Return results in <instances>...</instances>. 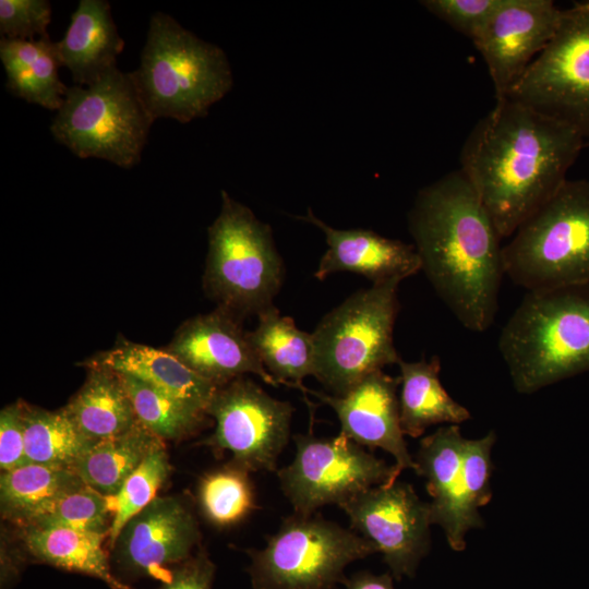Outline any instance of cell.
<instances>
[{
    "instance_id": "obj_1",
    "label": "cell",
    "mask_w": 589,
    "mask_h": 589,
    "mask_svg": "<svg viewBox=\"0 0 589 589\" xmlns=\"http://www.w3.org/2000/svg\"><path fill=\"white\" fill-rule=\"evenodd\" d=\"M584 143L569 125L504 98L470 131L460 170L503 239L557 191Z\"/></svg>"
},
{
    "instance_id": "obj_2",
    "label": "cell",
    "mask_w": 589,
    "mask_h": 589,
    "mask_svg": "<svg viewBox=\"0 0 589 589\" xmlns=\"http://www.w3.org/2000/svg\"><path fill=\"white\" fill-rule=\"evenodd\" d=\"M408 228L440 299L467 329H489L504 276L502 238L460 169L418 192Z\"/></svg>"
},
{
    "instance_id": "obj_3",
    "label": "cell",
    "mask_w": 589,
    "mask_h": 589,
    "mask_svg": "<svg viewBox=\"0 0 589 589\" xmlns=\"http://www.w3.org/2000/svg\"><path fill=\"white\" fill-rule=\"evenodd\" d=\"M498 350L521 394L589 371V284L527 291Z\"/></svg>"
},
{
    "instance_id": "obj_4",
    "label": "cell",
    "mask_w": 589,
    "mask_h": 589,
    "mask_svg": "<svg viewBox=\"0 0 589 589\" xmlns=\"http://www.w3.org/2000/svg\"><path fill=\"white\" fill-rule=\"evenodd\" d=\"M130 74L153 120L182 123L207 116L233 82L221 48L163 12L152 15L140 67Z\"/></svg>"
},
{
    "instance_id": "obj_5",
    "label": "cell",
    "mask_w": 589,
    "mask_h": 589,
    "mask_svg": "<svg viewBox=\"0 0 589 589\" xmlns=\"http://www.w3.org/2000/svg\"><path fill=\"white\" fill-rule=\"evenodd\" d=\"M503 247V268L527 291L589 284V180H565Z\"/></svg>"
},
{
    "instance_id": "obj_6",
    "label": "cell",
    "mask_w": 589,
    "mask_h": 589,
    "mask_svg": "<svg viewBox=\"0 0 589 589\" xmlns=\"http://www.w3.org/2000/svg\"><path fill=\"white\" fill-rule=\"evenodd\" d=\"M284 279L269 225L223 190L220 212L208 227L207 296L242 321L273 306Z\"/></svg>"
},
{
    "instance_id": "obj_7",
    "label": "cell",
    "mask_w": 589,
    "mask_h": 589,
    "mask_svg": "<svg viewBox=\"0 0 589 589\" xmlns=\"http://www.w3.org/2000/svg\"><path fill=\"white\" fill-rule=\"evenodd\" d=\"M400 283L393 279L353 292L311 333L313 376L332 395H344L369 374L401 360L394 344Z\"/></svg>"
},
{
    "instance_id": "obj_8",
    "label": "cell",
    "mask_w": 589,
    "mask_h": 589,
    "mask_svg": "<svg viewBox=\"0 0 589 589\" xmlns=\"http://www.w3.org/2000/svg\"><path fill=\"white\" fill-rule=\"evenodd\" d=\"M154 120L130 73L118 68L88 86L68 87L50 131L80 158L139 164Z\"/></svg>"
},
{
    "instance_id": "obj_9",
    "label": "cell",
    "mask_w": 589,
    "mask_h": 589,
    "mask_svg": "<svg viewBox=\"0 0 589 589\" xmlns=\"http://www.w3.org/2000/svg\"><path fill=\"white\" fill-rule=\"evenodd\" d=\"M376 553L357 532L318 515L287 517L261 550H248L253 589H334L345 568Z\"/></svg>"
},
{
    "instance_id": "obj_10",
    "label": "cell",
    "mask_w": 589,
    "mask_h": 589,
    "mask_svg": "<svg viewBox=\"0 0 589 589\" xmlns=\"http://www.w3.org/2000/svg\"><path fill=\"white\" fill-rule=\"evenodd\" d=\"M493 431L479 440L462 437L457 424L442 426L420 441L416 472L426 479L432 524L440 525L455 551L465 549V536L483 526L479 507L491 500Z\"/></svg>"
},
{
    "instance_id": "obj_11",
    "label": "cell",
    "mask_w": 589,
    "mask_h": 589,
    "mask_svg": "<svg viewBox=\"0 0 589 589\" xmlns=\"http://www.w3.org/2000/svg\"><path fill=\"white\" fill-rule=\"evenodd\" d=\"M293 441L294 458L277 470V477L298 515H313L329 504L340 507L370 488L394 483L400 474L396 465H387L341 433L297 434Z\"/></svg>"
},
{
    "instance_id": "obj_12",
    "label": "cell",
    "mask_w": 589,
    "mask_h": 589,
    "mask_svg": "<svg viewBox=\"0 0 589 589\" xmlns=\"http://www.w3.org/2000/svg\"><path fill=\"white\" fill-rule=\"evenodd\" d=\"M505 98L565 123L589 140V1L563 11L554 37Z\"/></svg>"
},
{
    "instance_id": "obj_13",
    "label": "cell",
    "mask_w": 589,
    "mask_h": 589,
    "mask_svg": "<svg viewBox=\"0 0 589 589\" xmlns=\"http://www.w3.org/2000/svg\"><path fill=\"white\" fill-rule=\"evenodd\" d=\"M293 407L242 376L218 386L207 408L215 420L209 445L232 454L249 471H275L290 437Z\"/></svg>"
},
{
    "instance_id": "obj_14",
    "label": "cell",
    "mask_w": 589,
    "mask_h": 589,
    "mask_svg": "<svg viewBox=\"0 0 589 589\" xmlns=\"http://www.w3.org/2000/svg\"><path fill=\"white\" fill-rule=\"evenodd\" d=\"M352 530L383 554L397 580L412 577L430 549L431 510L408 483L370 488L340 506Z\"/></svg>"
},
{
    "instance_id": "obj_15",
    "label": "cell",
    "mask_w": 589,
    "mask_h": 589,
    "mask_svg": "<svg viewBox=\"0 0 589 589\" xmlns=\"http://www.w3.org/2000/svg\"><path fill=\"white\" fill-rule=\"evenodd\" d=\"M563 17L551 0H503L473 40L504 99L529 64L554 37Z\"/></svg>"
},
{
    "instance_id": "obj_16",
    "label": "cell",
    "mask_w": 589,
    "mask_h": 589,
    "mask_svg": "<svg viewBox=\"0 0 589 589\" xmlns=\"http://www.w3.org/2000/svg\"><path fill=\"white\" fill-rule=\"evenodd\" d=\"M200 540L191 506L180 496H157L120 531L112 550L119 569L132 578L161 577L188 560Z\"/></svg>"
},
{
    "instance_id": "obj_17",
    "label": "cell",
    "mask_w": 589,
    "mask_h": 589,
    "mask_svg": "<svg viewBox=\"0 0 589 589\" xmlns=\"http://www.w3.org/2000/svg\"><path fill=\"white\" fill-rule=\"evenodd\" d=\"M164 349L217 386L249 373L279 385L257 358L241 320L220 306L184 321Z\"/></svg>"
},
{
    "instance_id": "obj_18",
    "label": "cell",
    "mask_w": 589,
    "mask_h": 589,
    "mask_svg": "<svg viewBox=\"0 0 589 589\" xmlns=\"http://www.w3.org/2000/svg\"><path fill=\"white\" fill-rule=\"evenodd\" d=\"M399 384V377L381 370L369 374L340 396L310 393L335 411L341 434L362 447L387 452L401 472L406 468L416 470V462L408 452L400 426Z\"/></svg>"
},
{
    "instance_id": "obj_19",
    "label": "cell",
    "mask_w": 589,
    "mask_h": 589,
    "mask_svg": "<svg viewBox=\"0 0 589 589\" xmlns=\"http://www.w3.org/2000/svg\"><path fill=\"white\" fill-rule=\"evenodd\" d=\"M322 230L327 250L314 277L318 280L338 272H350L372 284L404 280L421 271V260L413 244L383 237L368 229H336L316 217L311 208L298 217Z\"/></svg>"
},
{
    "instance_id": "obj_20",
    "label": "cell",
    "mask_w": 589,
    "mask_h": 589,
    "mask_svg": "<svg viewBox=\"0 0 589 589\" xmlns=\"http://www.w3.org/2000/svg\"><path fill=\"white\" fill-rule=\"evenodd\" d=\"M80 365L86 369L106 368L132 375L165 394L195 405L205 412L218 388L164 348L156 349L123 337H120L112 348L89 356Z\"/></svg>"
},
{
    "instance_id": "obj_21",
    "label": "cell",
    "mask_w": 589,
    "mask_h": 589,
    "mask_svg": "<svg viewBox=\"0 0 589 589\" xmlns=\"http://www.w3.org/2000/svg\"><path fill=\"white\" fill-rule=\"evenodd\" d=\"M123 46L110 4L103 0H81L64 36L56 41L61 67L70 70L79 86L92 85L117 69Z\"/></svg>"
},
{
    "instance_id": "obj_22",
    "label": "cell",
    "mask_w": 589,
    "mask_h": 589,
    "mask_svg": "<svg viewBox=\"0 0 589 589\" xmlns=\"http://www.w3.org/2000/svg\"><path fill=\"white\" fill-rule=\"evenodd\" d=\"M20 531L35 561L95 577L111 589H131L111 570L103 546L108 534L67 527H25Z\"/></svg>"
},
{
    "instance_id": "obj_23",
    "label": "cell",
    "mask_w": 589,
    "mask_h": 589,
    "mask_svg": "<svg viewBox=\"0 0 589 589\" xmlns=\"http://www.w3.org/2000/svg\"><path fill=\"white\" fill-rule=\"evenodd\" d=\"M0 59L7 74V89L14 96L46 109L59 110L68 86L59 77L56 43L1 38Z\"/></svg>"
},
{
    "instance_id": "obj_24",
    "label": "cell",
    "mask_w": 589,
    "mask_h": 589,
    "mask_svg": "<svg viewBox=\"0 0 589 589\" xmlns=\"http://www.w3.org/2000/svg\"><path fill=\"white\" fill-rule=\"evenodd\" d=\"M400 370L399 417L402 433L419 437L434 424H459L471 418L470 412L455 401L440 381L441 361L398 362Z\"/></svg>"
},
{
    "instance_id": "obj_25",
    "label": "cell",
    "mask_w": 589,
    "mask_h": 589,
    "mask_svg": "<svg viewBox=\"0 0 589 589\" xmlns=\"http://www.w3.org/2000/svg\"><path fill=\"white\" fill-rule=\"evenodd\" d=\"M248 338L266 371L278 384L310 392L303 380L314 375L312 334L301 330L290 316L273 305L257 315Z\"/></svg>"
},
{
    "instance_id": "obj_26",
    "label": "cell",
    "mask_w": 589,
    "mask_h": 589,
    "mask_svg": "<svg viewBox=\"0 0 589 589\" xmlns=\"http://www.w3.org/2000/svg\"><path fill=\"white\" fill-rule=\"evenodd\" d=\"M87 370L85 382L64 406L73 422L93 442L131 429L139 420L119 373Z\"/></svg>"
},
{
    "instance_id": "obj_27",
    "label": "cell",
    "mask_w": 589,
    "mask_h": 589,
    "mask_svg": "<svg viewBox=\"0 0 589 589\" xmlns=\"http://www.w3.org/2000/svg\"><path fill=\"white\" fill-rule=\"evenodd\" d=\"M164 441L139 421L118 435L93 443L73 470L81 480L105 496H115L127 478Z\"/></svg>"
},
{
    "instance_id": "obj_28",
    "label": "cell",
    "mask_w": 589,
    "mask_h": 589,
    "mask_svg": "<svg viewBox=\"0 0 589 589\" xmlns=\"http://www.w3.org/2000/svg\"><path fill=\"white\" fill-rule=\"evenodd\" d=\"M83 485L72 469L25 464L1 472V515L19 527L46 504Z\"/></svg>"
},
{
    "instance_id": "obj_29",
    "label": "cell",
    "mask_w": 589,
    "mask_h": 589,
    "mask_svg": "<svg viewBox=\"0 0 589 589\" xmlns=\"http://www.w3.org/2000/svg\"><path fill=\"white\" fill-rule=\"evenodd\" d=\"M28 464L72 469L95 442L86 437L65 408L46 410L22 401Z\"/></svg>"
},
{
    "instance_id": "obj_30",
    "label": "cell",
    "mask_w": 589,
    "mask_h": 589,
    "mask_svg": "<svg viewBox=\"0 0 589 589\" xmlns=\"http://www.w3.org/2000/svg\"><path fill=\"white\" fill-rule=\"evenodd\" d=\"M119 375L139 422L163 441L185 437L203 424L207 416L203 409L165 394L132 375Z\"/></svg>"
},
{
    "instance_id": "obj_31",
    "label": "cell",
    "mask_w": 589,
    "mask_h": 589,
    "mask_svg": "<svg viewBox=\"0 0 589 589\" xmlns=\"http://www.w3.org/2000/svg\"><path fill=\"white\" fill-rule=\"evenodd\" d=\"M249 473L247 468L231 460L201 478L197 488L199 504L212 525L219 528L237 525L256 507Z\"/></svg>"
},
{
    "instance_id": "obj_32",
    "label": "cell",
    "mask_w": 589,
    "mask_h": 589,
    "mask_svg": "<svg viewBox=\"0 0 589 589\" xmlns=\"http://www.w3.org/2000/svg\"><path fill=\"white\" fill-rule=\"evenodd\" d=\"M110 516L112 497L85 484L46 504L19 528L67 527L109 536Z\"/></svg>"
},
{
    "instance_id": "obj_33",
    "label": "cell",
    "mask_w": 589,
    "mask_h": 589,
    "mask_svg": "<svg viewBox=\"0 0 589 589\" xmlns=\"http://www.w3.org/2000/svg\"><path fill=\"white\" fill-rule=\"evenodd\" d=\"M169 472L170 464L164 445L151 453L127 478L119 492L111 496L113 518L108 536L110 548L124 525L157 497Z\"/></svg>"
},
{
    "instance_id": "obj_34",
    "label": "cell",
    "mask_w": 589,
    "mask_h": 589,
    "mask_svg": "<svg viewBox=\"0 0 589 589\" xmlns=\"http://www.w3.org/2000/svg\"><path fill=\"white\" fill-rule=\"evenodd\" d=\"M51 5L47 0H0V33L2 38H47Z\"/></svg>"
},
{
    "instance_id": "obj_35",
    "label": "cell",
    "mask_w": 589,
    "mask_h": 589,
    "mask_svg": "<svg viewBox=\"0 0 589 589\" xmlns=\"http://www.w3.org/2000/svg\"><path fill=\"white\" fill-rule=\"evenodd\" d=\"M503 0H425L420 3L472 41L480 35Z\"/></svg>"
},
{
    "instance_id": "obj_36",
    "label": "cell",
    "mask_w": 589,
    "mask_h": 589,
    "mask_svg": "<svg viewBox=\"0 0 589 589\" xmlns=\"http://www.w3.org/2000/svg\"><path fill=\"white\" fill-rule=\"evenodd\" d=\"M26 462L22 401L8 405L0 412V469H15Z\"/></svg>"
},
{
    "instance_id": "obj_37",
    "label": "cell",
    "mask_w": 589,
    "mask_h": 589,
    "mask_svg": "<svg viewBox=\"0 0 589 589\" xmlns=\"http://www.w3.org/2000/svg\"><path fill=\"white\" fill-rule=\"evenodd\" d=\"M215 564L204 551L176 565L159 589H212Z\"/></svg>"
},
{
    "instance_id": "obj_38",
    "label": "cell",
    "mask_w": 589,
    "mask_h": 589,
    "mask_svg": "<svg viewBox=\"0 0 589 589\" xmlns=\"http://www.w3.org/2000/svg\"><path fill=\"white\" fill-rule=\"evenodd\" d=\"M346 589H395L392 574L375 575L370 572L353 574L345 582Z\"/></svg>"
}]
</instances>
